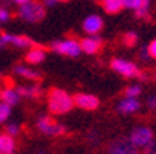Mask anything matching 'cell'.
I'll return each instance as SVG.
<instances>
[{
	"mask_svg": "<svg viewBox=\"0 0 156 154\" xmlns=\"http://www.w3.org/2000/svg\"><path fill=\"white\" fill-rule=\"evenodd\" d=\"M47 97H48V109L51 111V114H66L74 106L73 97L66 91L59 90V88H50Z\"/></svg>",
	"mask_w": 156,
	"mask_h": 154,
	"instance_id": "cell-1",
	"label": "cell"
},
{
	"mask_svg": "<svg viewBox=\"0 0 156 154\" xmlns=\"http://www.w3.org/2000/svg\"><path fill=\"white\" fill-rule=\"evenodd\" d=\"M45 15H47V9L43 6L42 0H31V2L22 5L19 11V17L27 22H31V23H37V22L43 20Z\"/></svg>",
	"mask_w": 156,
	"mask_h": 154,
	"instance_id": "cell-2",
	"label": "cell"
},
{
	"mask_svg": "<svg viewBox=\"0 0 156 154\" xmlns=\"http://www.w3.org/2000/svg\"><path fill=\"white\" fill-rule=\"evenodd\" d=\"M111 68H113L116 73H119L124 77H141L145 79V76L141 73V70L136 67L135 63L122 60V59H113L111 60Z\"/></svg>",
	"mask_w": 156,
	"mask_h": 154,
	"instance_id": "cell-3",
	"label": "cell"
},
{
	"mask_svg": "<svg viewBox=\"0 0 156 154\" xmlns=\"http://www.w3.org/2000/svg\"><path fill=\"white\" fill-rule=\"evenodd\" d=\"M37 126L42 133H45L48 136H62L66 133L65 126H62L60 123H57L53 117L50 116H42L39 120H37Z\"/></svg>",
	"mask_w": 156,
	"mask_h": 154,
	"instance_id": "cell-4",
	"label": "cell"
},
{
	"mask_svg": "<svg viewBox=\"0 0 156 154\" xmlns=\"http://www.w3.org/2000/svg\"><path fill=\"white\" fill-rule=\"evenodd\" d=\"M50 48L59 54H63V56H68V57H76L79 56V53L82 51L80 50V45L74 40H65V42H53Z\"/></svg>",
	"mask_w": 156,
	"mask_h": 154,
	"instance_id": "cell-5",
	"label": "cell"
},
{
	"mask_svg": "<svg viewBox=\"0 0 156 154\" xmlns=\"http://www.w3.org/2000/svg\"><path fill=\"white\" fill-rule=\"evenodd\" d=\"M73 100H74L76 106H79L82 109H87V111H94V109L99 108V99L96 96H91V94L79 93V94L73 96Z\"/></svg>",
	"mask_w": 156,
	"mask_h": 154,
	"instance_id": "cell-6",
	"label": "cell"
},
{
	"mask_svg": "<svg viewBox=\"0 0 156 154\" xmlns=\"http://www.w3.org/2000/svg\"><path fill=\"white\" fill-rule=\"evenodd\" d=\"M130 140L135 146H145L148 145L151 140H153V133L150 128H136L131 131V136H130Z\"/></svg>",
	"mask_w": 156,
	"mask_h": 154,
	"instance_id": "cell-7",
	"label": "cell"
},
{
	"mask_svg": "<svg viewBox=\"0 0 156 154\" xmlns=\"http://www.w3.org/2000/svg\"><path fill=\"white\" fill-rule=\"evenodd\" d=\"M110 154H138L136 146L131 143L130 139H118L108 148Z\"/></svg>",
	"mask_w": 156,
	"mask_h": 154,
	"instance_id": "cell-8",
	"label": "cell"
},
{
	"mask_svg": "<svg viewBox=\"0 0 156 154\" xmlns=\"http://www.w3.org/2000/svg\"><path fill=\"white\" fill-rule=\"evenodd\" d=\"M79 45H80V50L87 54H96L99 51H102L104 48V42L101 39H90V37H87V39H82L79 42Z\"/></svg>",
	"mask_w": 156,
	"mask_h": 154,
	"instance_id": "cell-9",
	"label": "cell"
},
{
	"mask_svg": "<svg viewBox=\"0 0 156 154\" xmlns=\"http://www.w3.org/2000/svg\"><path fill=\"white\" fill-rule=\"evenodd\" d=\"M104 28V20L99 15H90L83 20V31L88 34H98Z\"/></svg>",
	"mask_w": 156,
	"mask_h": 154,
	"instance_id": "cell-10",
	"label": "cell"
},
{
	"mask_svg": "<svg viewBox=\"0 0 156 154\" xmlns=\"http://www.w3.org/2000/svg\"><path fill=\"white\" fill-rule=\"evenodd\" d=\"M139 106H141V105H139V102H138L135 97H127V99H124V100L119 103L118 109H119V113H122V114H130V113L138 111Z\"/></svg>",
	"mask_w": 156,
	"mask_h": 154,
	"instance_id": "cell-11",
	"label": "cell"
},
{
	"mask_svg": "<svg viewBox=\"0 0 156 154\" xmlns=\"http://www.w3.org/2000/svg\"><path fill=\"white\" fill-rule=\"evenodd\" d=\"M45 51H47V46L39 45V46H36L34 50H31V51L27 53L25 60H27L28 63H40L43 59H45Z\"/></svg>",
	"mask_w": 156,
	"mask_h": 154,
	"instance_id": "cell-12",
	"label": "cell"
},
{
	"mask_svg": "<svg viewBox=\"0 0 156 154\" xmlns=\"http://www.w3.org/2000/svg\"><path fill=\"white\" fill-rule=\"evenodd\" d=\"M17 94L19 96H28L31 99H39L42 96V90H40V86H19L17 88Z\"/></svg>",
	"mask_w": 156,
	"mask_h": 154,
	"instance_id": "cell-13",
	"label": "cell"
},
{
	"mask_svg": "<svg viewBox=\"0 0 156 154\" xmlns=\"http://www.w3.org/2000/svg\"><path fill=\"white\" fill-rule=\"evenodd\" d=\"M11 43L16 45V46H19V48H27V46H34L36 48V46H39L37 43L33 39H30L28 36H12Z\"/></svg>",
	"mask_w": 156,
	"mask_h": 154,
	"instance_id": "cell-14",
	"label": "cell"
},
{
	"mask_svg": "<svg viewBox=\"0 0 156 154\" xmlns=\"http://www.w3.org/2000/svg\"><path fill=\"white\" fill-rule=\"evenodd\" d=\"M102 6H104L105 12H108V14H118V12L122 11L124 2L122 0H108V2L102 3Z\"/></svg>",
	"mask_w": 156,
	"mask_h": 154,
	"instance_id": "cell-15",
	"label": "cell"
},
{
	"mask_svg": "<svg viewBox=\"0 0 156 154\" xmlns=\"http://www.w3.org/2000/svg\"><path fill=\"white\" fill-rule=\"evenodd\" d=\"M14 73H16V74H20L22 77H27V79H30V80H36V82H40V80H42V77H40L39 73H36V71H33V70H28V68H25V67H16V68H14Z\"/></svg>",
	"mask_w": 156,
	"mask_h": 154,
	"instance_id": "cell-16",
	"label": "cell"
},
{
	"mask_svg": "<svg viewBox=\"0 0 156 154\" xmlns=\"http://www.w3.org/2000/svg\"><path fill=\"white\" fill-rule=\"evenodd\" d=\"M12 149H14V139H12L9 134L0 136V151L9 154Z\"/></svg>",
	"mask_w": 156,
	"mask_h": 154,
	"instance_id": "cell-17",
	"label": "cell"
},
{
	"mask_svg": "<svg viewBox=\"0 0 156 154\" xmlns=\"http://www.w3.org/2000/svg\"><path fill=\"white\" fill-rule=\"evenodd\" d=\"M2 100H3L5 103H8V105H16V103H19L20 96L17 94V91H12V90H5V91L2 93Z\"/></svg>",
	"mask_w": 156,
	"mask_h": 154,
	"instance_id": "cell-18",
	"label": "cell"
},
{
	"mask_svg": "<svg viewBox=\"0 0 156 154\" xmlns=\"http://www.w3.org/2000/svg\"><path fill=\"white\" fill-rule=\"evenodd\" d=\"M136 42H138L136 33H125L122 36V43H124L125 46H128V48H133V46L136 45Z\"/></svg>",
	"mask_w": 156,
	"mask_h": 154,
	"instance_id": "cell-19",
	"label": "cell"
},
{
	"mask_svg": "<svg viewBox=\"0 0 156 154\" xmlns=\"http://www.w3.org/2000/svg\"><path fill=\"white\" fill-rule=\"evenodd\" d=\"M9 113H11V105L8 103H0V123L5 122L8 117H9Z\"/></svg>",
	"mask_w": 156,
	"mask_h": 154,
	"instance_id": "cell-20",
	"label": "cell"
},
{
	"mask_svg": "<svg viewBox=\"0 0 156 154\" xmlns=\"http://www.w3.org/2000/svg\"><path fill=\"white\" fill-rule=\"evenodd\" d=\"M124 2V6L125 8H131V9H138L142 6V2L141 0H122Z\"/></svg>",
	"mask_w": 156,
	"mask_h": 154,
	"instance_id": "cell-21",
	"label": "cell"
},
{
	"mask_svg": "<svg viewBox=\"0 0 156 154\" xmlns=\"http://www.w3.org/2000/svg\"><path fill=\"white\" fill-rule=\"evenodd\" d=\"M139 93H141L139 86H130V88L125 90V96L127 97H136V96H139Z\"/></svg>",
	"mask_w": 156,
	"mask_h": 154,
	"instance_id": "cell-22",
	"label": "cell"
},
{
	"mask_svg": "<svg viewBox=\"0 0 156 154\" xmlns=\"http://www.w3.org/2000/svg\"><path fill=\"white\" fill-rule=\"evenodd\" d=\"M135 15H136L138 19H145V20H148V19H150V15H148V8H138L136 12H135Z\"/></svg>",
	"mask_w": 156,
	"mask_h": 154,
	"instance_id": "cell-23",
	"label": "cell"
},
{
	"mask_svg": "<svg viewBox=\"0 0 156 154\" xmlns=\"http://www.w3.org/2000/svg\"><path fill=\"white\" fill-rule=\"evenodd\" d=\"M6 134H9V136H17V134H19V126L14 125V123L8 125V126H6Z\"/></svg>",
	"mask_w": 156,
	"mask_h": 154,
	"instance_id": "cell-24",
	"label": "cell"
},
{
	"mask_svg": "<svg viewBox=\"0 0 156 154\" xmlns=\"http://www.w3.org/2000/svg\"><path fill=\"white\" fill-rule=\"evenodd\" d=\"M148 54H150V57H153V59H156V40H153L150 45H148Z\"/></svg>",
	"mask_w": 156,
	"mask_h": 154,
	"instance_id": "cell-25",
	"label": "cell"
},
{
	"mask_svg": "<svg viewBox=\"0 0 156 154\" xmlns=\"http://www.w3.org/2000/svg\"><path fill=\"white\" fill-rule=\"evenodd\" d=\"M9 19V12L5 8H0V22H6Z\"/></svg>",
	"mask_w": 156,
	"mask_h": 154,
	"instance_id": "cell-26",
	"label": "cell"
},
{
	"mask_svg": "<svg viewBox=\"0 0 156 154\" xmlns=\"http://www.w3.org/2000/svg\"><path fill=\"white\" fill-rule=\"evenodd\" d=\"M14 3V0H0V5H2V8H8Z\"/></svg>",
	"mask_w": 156,
	"mask_h": 154,
	"instance_id": "cell-27",
	"label": "cell"
},
{
	"mask_svg": "<svg viewBox=\"0 0 156 154\" xmlns=\"http://www.w3.org/2000/svg\"><path fill=\"white\" fill-rule=\"evenodd\" d=\"M148 106H151V108H156V97H151V99H148Z\"/></svg>",
	"mask_w": 156,
	"mask_h": 154,
	"instance_id": "cell-28",
	"label": "cell"
},
{
	"mask_svg": "<svg viewBox=\"0 0 156 154\" xmlns=\"http://www.w3.org/2000/svg\"><path fill=\"white\" fill-rule=\"evenodd\" d=\"M56 2H57V0H43V3H45V5H48V6H53V5H56Z\"/></svg>",
	"mask_w": 156,
	"mask_h": 154,
	"instance_id": "cell-29",
	"label": "cell"
},
{
	"mask_svg": "<svg viewBox=\"0 0 156 154\" xmlns=\"http://www.w3.org/2000/svg\"><path fill=\"white\" fill-rule=\"evenodd\" d=\"M14 2H16L17 5H20V6H22V5H25V3H28V2H31V0H14Z\"/></svg>",
	"mask_w": 156,
	"mask_h": 154,
	"instance_id": "cell-30",
	"label": "cell"
},
{
	"mask_svg": "<svg viewBox=\"0 0 156 154\" xmlns=\"http://www.w3.org/2000/svg\"><path fill=\"white\" fill-rule=\"evenodd\" d=\"M88 137H90V140H93V142H94V140L98 139V137H96V133H91V134L88 136Z\"/></svg>",
	"mask_w": 156,
	"mask_h": 154,
	"instance_id": "cell-31",
	"label": "cell"
},
{
	"mask_svg": "<svg viewBox=\"0 0 156 154\" xmlns=\"http://www.w3.org/2000/svg\"><path fill=\"white\" fill-rule=\"evenodd\" d=\"M5 45H6V43L2 40V37H0V48H2V46H5Z\"/></svg>",
	"mask_w": 156,
	"mask_h": 154,
	"instance_id": "cell-32",
	"label": "cell"
},
{
	"mask_svg": "<svg viewBox=\"0 0 156 154\" xmlns=\"http://www.w3.org/2000/svg\"><path fill=\"white\" fill-rule=\"evenodd\" d=\"M147 154H156V149H151V151H148Z\"/></svg>",
	"mask_w": 156,
	"mask_h": 154,
	"instance_id": "cell-33",
	"label": "cell"
},
{
	"mask_svg": "<svg viewBox=\"0 0 156 154\" xmlns=\"http://www.w3.org/2000/svg\"><path fill=\"white\" fill-rule=\"evenodd\" d=\"M57 2H63L65 3V2H70V0H57Z\"/></svg>",
	"mask_w": 156,
	"mask_h": 154,
	"instance_id": "cell-34",
	"label": "cell"
},
{
	"mask_svg": "<svg viewBox=\"0 0 156 154\" xmlns=\"http://www.w3.org/2000/svg\"><path fill=\"white\" fill-rule=\"evenodd\" d=\"M2 93H3V91H2V90H0V99H2Z\"/></svg>",
	"mask_w": 156,
	"mask_h": 154,
	"instance_id": "cell-35",
	"label": "cell"
},
{
	"mask_svg": "<svg viewBox=\"0 0 156 154\" xmlns=\"http://www.w3.org/2000/svg\"><path fill=\"white\" fill-rule=\"evenodd\" d=\"M104 2H108V0H102V3H104Z\"/></svg>",
	"mask_w": 156,
	"mask_h": 154,
	"instance_id": "cell-36",
	"label": "cell"
},
{
	"mask_svg": "<svg viewBox=\"0 0 156 154\" xmlns=\"http://www.w3.org/2000/svg\"><path fill=\"white\" fill-rule=\"evenodd\" d=\"M9 154H11V152H9Z\"/></svg>",
	"mask_w": 156,
	"mask_h": 154,
	"instance_id": "cell-37",
	"label": "cell"
}]
</instances>
